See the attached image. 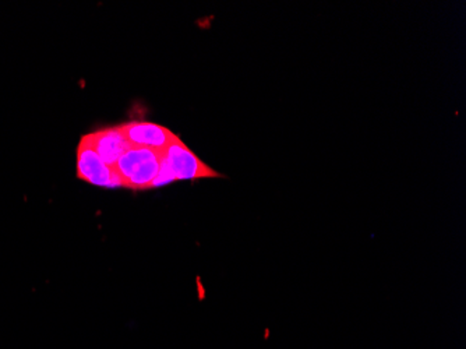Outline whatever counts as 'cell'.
I'll use <instances>...</instances> for the list:
<instances>
[{"label": "cell", "mask_w": 466, "mask_h": 349, "mask_svg": "<svg viewBox=\"0 0 466 349\" xmlns=\"http://www.w3.org/2000/svg\"><path fill=\"white\" fill-rule=\"evenodd\" d=\"M164 151L130 147L115 165V170L123 182V188L133 190H148L158 177Z\"/></svg>", "instance_id": "cell-1"}, {"label": "cell", "mask_w": 466, "mask_h": 349, "mask_svg": "<svg viewBox=\"0 0 466 349\" xmlns=\"http://www.w3.org/2000/svg\"><path fill=\"white\" fill-rule=\"evenodd\" d=\"M164 161L175 180H198L222 178L221 173L201 161L179 136L164 149Z\"/></svg>", "instance_id": "cell-2"}, {"label": "cell", "mask_w": 466, "mask_h": 349, "mask_svg": "<svg viewBox=\"0 0 466 349\" xmlns=\"http://www.w3.org/2000/svg\"><path fill=\"white\" fill-rule=\"evenodd\" d=\"M77 178L91 185L104 188H123L122 180L115 168L108 167L96 154L90 136L81 138L77 147Z\"/></svg>", "instance_id": "cell-3"}, {"label": "cell", "mask_w": 466, "mask_h": 349, "mask_svg": "<svg viewBox=\"0 0 466 349\" xmlns=\"http://www.w3.org/2000/svg\"><path fill=\"white\" fill-rule=\"evenodd\" d=\"M126 140L133 147H147V149L164 151L172 141L177 140V136L165 126L158 123L143 122V120H132L117 126Z\"/></svg>", "instance_id": "cell-4"}, {"label": "cell", "mask_w": 466, "mask_h": 349, "mask_svg": "<svg viewBox=\"0 0 466 349\" xmlns=\"http://www.w3.org/2000/svg\"><path fill=\"white\" fill-rule=\"evenodd\" d=\"M88 136H90L91 143H93L96 154L101 157L105 164L111 168H115L120 157L132 147L129 141L126 140L117 126L99 128V130H96Z\"/></svg>", "instance_id": "cell-5"}]
</instances>
